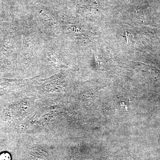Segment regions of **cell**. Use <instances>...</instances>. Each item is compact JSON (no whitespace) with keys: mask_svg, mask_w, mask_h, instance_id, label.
Returning <instances> with one entry per match:
<instances>
[{"mask_svg":"<svg viewBox=\"0 0 160 160\" xmlns=\"http://www.w3.org/2000/svg\"><path fill=\"white\" fill-rule=\"evenodd\" d=\"M11 156L7 152H4L0 154V160H11Z\"/></svg>","mask_w":160,"mask_h":160,"instance_id":"obj_1","label":"cell"}]
</instances>
